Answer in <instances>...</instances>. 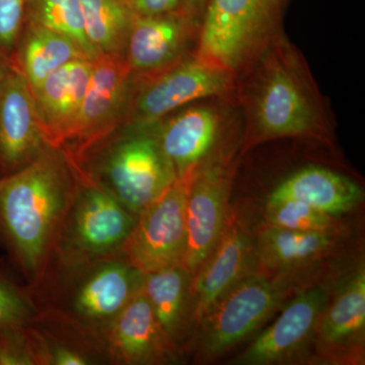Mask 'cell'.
<instances>
[{
	"mask_svg": "<svg viewBox=\"0 0 365 365\" xmlns=\"http://www.w3.org/2000/svg\"><path fill=\"white\" fill-rule=\"evenodd\" d=\"M235 100L246 119V146L284 137L332 141L325 100L304 55L283 33L237 76Z\"/></svg>",
	"mask_w": 365,
	"mask_h": 365,
	"instance_id": "6da1fadb",
	"label": "cell"
},
{
	"mask_svg": "<svg viewBox=\"0 0 365 365\" xmlns=\"http://www.w3.org/2000/svg\"><path fill=\"white\" fill-rule=\"evenodd\" d=\"M76 186L71 160L52 146L24 169L0 177V245L32 292L51 267Z\"/></svg>",
	"mask_w": 365,
	"mask_h": 365,
	"instance_id": "7a4b0ae2",
	"label": "cell"
},
{
	"mask_svg": "<svg viewBox=\"0 0 365 365\" xmlns=\"http://www.w3.org/2000/svg\"><path fill=\"white\" fill-rule=\"evenodd\" d=\"M67 158L136 218L177 180L153 124L122 125L78 157Z\"/></svg>",
	"mask_w": 365,
	"mask_h": 365,
	"instance_id": "3957f363",
	"label": "cell"
},
{
	"mask_svg": "<svg viewBox=\"0 0 365 365\" xmlns=\"http://www.w3.org/2000/svg\"><path fill=\"white\" fill-rule=\"evenodd\" d=\"M144 273L121 254L71 268H52L34 290L40 311L100 334L143 287Z\"/></svg>",
	"mask_w": 365,
	"mask_h": 365,
	"instance_id": "277c9868",
	"label": "cell"
},
{
	"mask_svg": "<svg viewBox=\"0 0 365 365\" xmlns=\"http://www.w3.org/2000/svg\"><path fill=\"white\" fill-rule=\"evenodd\" d=\"M292 0H208L194 54L235 78L277 36Z\"/></svg>",
	"mask_w": 365,
	"mask_h": 365,
	"instance_id": "5b68a950",
	"label": "cell"
},
{
	"mask_svg": "<svg viewBox=\"0 0 365 365\" xmlns=\"http://www.w3.org/2000/svg\"><path fill=\"white\" fill-rule=\"evenodd\" d=\"M72 167L78 186L50 269L76 267L121 254L137 220L111 194Z\"/></svg>",
	"mask_w": 365,
	"mask_h": 365,
	"instance_id": "8992f818",
	"label": "cell"
},
{
	"mask_svg": "<svg viewBox=\"0 0 365 365\" xmlns=\"http://www.w3.org/2000/svg\"><path fill=\"white\" fill-rule=\"evenodd\" d=\"M235 88L234 74L191 53L163 71L132 76L124 125L153 124L198 101H234Z\"/></svg>",
	"mask_w": 365,
	"mask_h": 365,
	"instance_id": "52a82bcc",
	"label": "cell"
},
{
	"mask_svg": "<svg viewBox=\"0 0 365 365\" xmlns=\"http://www.w3.org/2000/svg\"><path fill=\"white\" fill-rule=\"evenodd\" d=\"M295 279L297 274L255 271L240 281L199 324V356L216 359L247 339L299 287Z\"/></svg>",
	"mask_w": 365,
	"mask_h": 365,
	"instance_id": "ba28073f",
	"label": "cell"
},
{
	"mask_svg": "<svg viewBox=\"0 0 365 365\" xmlns=\"http://www.w3.org/2000/svg\"><path fill=\"white\" fill-rule=\"evenodd\" d=\"M194 172L178 178L137 217L121 255L141 272L182 265L187 241V196Z\"/></svg>",
	"mask_w": 365,
	"mask_h": 365,
	"instance_id": "9c48e42d",
	"label": "cell"
},
{
	"mask_svg": "<svg viewBox=\"0 0 365 365\" xmlns=\"http://www.w3.org/2000/svg\"><path fill=\"white\" fill-rule=\"evenodd\" d=\"M232 173V160L222 150L194 172L187 196V241L182 260L192 276L213 251L227 225Z\"/></svg>",
	"mask_w": 365,
	"mask_h": 365,
	"instance_id": "30bf717a",
	"label": "cell"
},
{
	"mask_svg": "<svg viewBox=\"0 0 365 365\" xmlns=\"http://www.w3.org/2000/svg\"><path fill=\"white\" fill-rule=\"evenodd\" d=\"M132 76L123 61L98 56L93 60L83 104L73 130L61 148L74 158L125 124Z\"/></svg>",
	"mask_w": 365,
	"mask_h": 365,
	"instance_id": "8fae6325",
	"label": "cell"
},
{
	"mask_svg": "<svg viewBox=\"0 0 365 365\" xmlns=\"http://www.w3.org/2000/svg\"><path fill=\"white\" fill-rule=\"evenodd\" d=\"M338 282L332 280L307 285L288 302L279 318L234 360L235 364H282L294 359L313 342L319 319Z\"/></svg>",
	"mask_w": 365,
	"mask_h": 365,
	"instance_id": "7c38bea8",
	"label": "cell"
},
{
	"mask_svg": "<svg viewBox=\"0 0 365 365\" xmlns=\"http://www.w3.org/2000/svg\"><path fill=\"white\" fill-rule=\"evenodd\" d=\"M257 271L256 241L228 215L215 249L192 276V319L197 326L240 281Z\"/></svg>",
	"mask_w": 365,
	"mask_h": 365,
	"instance_id": "4fadbf2b",
	"label": "cell"
},
{
	"mask_svg": "<svg viewBox=\"0 0 365 365\" xmlns=\"http://www.w3.org/2000/svg\"><path fill=\"white\" fill-rule=\"evenodd\" d=\"M365 270L359 266L338 283L314 333V344L327 364H360L364 360Z\"/></svg>",
	"mask_w": 365,
	"mask_h": 365,
	"instance_id": "5bb4252c",
	"label": "cell"
},
{
	"mask_svg": "<svg viewBox=\"0 0 365 365\" xmlns=\"http://www.w3.org/2000/svg\"><path fill=\"white\" fill-rule=\"evenodd\" d=\"M200 21L184 9L155 16H133L125 64L132 76H143L167 68L193 53Z\"/></svg>",
	"mask_w": 365,
	"mask_h": 365,
	"instance_id": "9a60e30c",
	"label": "cell"
},
{
	"mask_svg": "<svg viewBox=\"0 0 365 365\" xmlns=\"http://www.w3.org/2000/svg\"><path fill=\"white\" fill-rule=\"evenodd\" d=\"M210 98L153 123L163 155L178 178L195 170L217 148L227 113Z\"/></svg>",
	"mask_w": 365,
	"mask_h": 365,
	"instance_id": "2e32d148",
	"label": "cell"
},
{
	"mask_svg": "<svg viewBox=\"0 0 365 365\" xmlns=\"http://www.w3.org/2000/svg\"><path fill=\"white\" fill-rule=\"evenodd\" d=\"M48 146L32 90L13 66L0 86V177L24 169Z\"/></svg>",
	"mask_w": 365,
	"mask_h": 365,
	"instance_id": "e0dca14e",
	"label": "cell"
},
{
	"mask_svg": "<svg viewBox=\"0 0 365 365\" xmlns=\"http://www.w3.org/2000/svg\"><path fill=\"white\" fill-rule=\"evenodd\" d=\"M103 341L110 364H165L178 356L160 330L143 289L105 329Z\"/></svg>",
	"mask_w": 365,
	"mask_h": 365,
	"instance_id": "ac0fdd59",
	"label": "cell"
},
{
	"mask_svg": "<svg viewBox=\"0 0 365 365\" xmlns=\"http://www.w3.org/2000/svg\"><path fill=\"white\" fill-rule=\"evenodd\" d=\"M93 60H73L32 90L36 114L46 140L62 148L71 137L91 78Z\"/></svg>",
	"mask_w": 365,
	"mask_h": 365,
	"instance_id": "d6986e66",
	"label": "cell"
},
{
	"mask_svg": "<svg viewBox=\"0 0 365 365\" xmlns=\"http://www.w3.org/2000/svg\"><path fill=\"white\" fill-rule=\"evenodd\" d=\"M345 240L338 232H306L268 225L256 241L257 271L297 274L337 253Z\"/></svg>",
	"mask_w": 365,
	"mask_h": 365,
	"instance_id": "ffe728a7",
	"label": "cell"
},
{
	"mask_svg": "<svg viewBox=\"0 0 365 365\" xmlns=\"http://www.w3.org/2000/svg\"><path fill=\"white\" fill-rule=\"evenodd\" d=\"M191 281V274L181 264L144 274V294L165 339L177 354L193 324Z\"/></svg>",
	"mask_w": 365,
	"mask_h": 365,
	"instance_id": "44dd1931",
	"label": "cell"
},
{
	"mask_svg": "<svg viewBox=\"0 0 365 365\" xmlns=\"http://www.w3.org/2000/svg\"><path fill=\"white\" fill-rule=\"evenodd\" d=\"M268 198L294 199L326 215L340 217L364 201L359 185L349 178L309 165L290 175L271 192Z\"/></svg>",
	"mask_w": 365,
	"mask_h": 365,
	"instance_id": "7402d4cb",
	"label": "cell"
},
{
	"mask_svg": "<svg viewBox=\"0 0 365 365\" xmlns=\"http://www.w3.org/2000/svg\"><path fill=\"white\" fill-rule=\"evenodd\" d=\"M83 58L91 59L66 36L26 23L14 51L13 64L34 90L60 67Z\"/></svg>",
	"mask_w": 365,
	"mask_h": 365,
	"instance_id": "603a6c76",
	"label": "cell"
},
{
	"mask_svg": "<svg viewBox=\"0 0 365 365\" xmlns=\"http://www.w3.org/2000/svg\"><path fill=\"white\" fill-rule=\"evenodd\" d=\"M86 32L98 56L125 62L133 14L123 0H78Z\"/></svg>",
	"mask_w": 365,
	"mask_h": 365,
	"instance_id": "cb8c5ba5",
	"label": "cell"
},
{
	"mask_svg": "<svg viewBox=\"0 0 365 365\" xmlns=\"http://www.w3.org/2000/svg\"><path fill=\"white\" fill-rule=\"evenodd\" d=\"M26 23L66 36L91 60L98 57L86 36L78 0H26Z\"/></svg>",
	"mask_w": 365,
	"mask_h": 365,
	"instance_id": "d4e9b609",
	"label": "cell"
},
{
	"mask_svg": "<svg viewBox=\"0 0 365 365\" xmlns=\"http://www.w3.org/2000/svg\"><path fill=\"white\" fill-rule=\"evenodd\" d=\"M265 218L270 227L288 230L345 234L339 217L326 215L294 199L268 198Z\"/></svg>",
	"mask_w": 365,
	"mask_h": 365,
	"instance_id": "484cf974",
	"label": "cell"
},
{
	"mask_svg": "<svg viewBox=\"0 0 365 365\" xmlns=\"http://www.w3.org/2000/svg\"><path fill=\"white\" fill-rule=\"evenodd\" d=\"M32 290L0 273V326L26 325L39 314Z\"/></svg>",
	"mask_w": 365,
	"mask_h": 365,
	"instance_id": "4316f807",
	"label": "cell"
},
{
	"mask_svg": "<svg viewBox=\"0 0 365 365\" xmlns=\"http://www.w3.org/2000/svg\"><path fill=\"white\" fill-rule=\"evenodd\" d=\"M26 23V0H0V52L13 61Z\"/></svg>",
	"mask_w": 365,
	"mask_h": 365,
	"instance_id": "83f0119b",
	"label": "cell"
},
{
	"mask_svg": "<svg viewBox=\"0 0 365 365\" xmlns=\"http://www.w3.org/2000/svg\"><path fill=\"white\" fill-rule=\"evenodd\" d=\"M26 325L0 326V365H36Z\"/></svg>",
	"mask_w": 365,
	"mask_h": 365,
	"instance_id": "f1b7e54d",
	"label": "cell"
},
{
	"mask_svg": "<svg viewBox=\"0 0 365 365\" xmlns=\"http://www.w3.org/2000/svg\"><path fill=\"white\" fill-rule=\"evenodd\" d=\"M126 4L136 18L160 16L182 9V0H127Z\"/></svg>",
	"mask_w": 365,
	"mask_h": 365,
	"instance_id": "f546056e",
	"label": "cell"
},
{
	"mask_svg": "<svg viewBox=\"0 0 365 365\" xmlns=\"http://www.w3.org/2000/svg\"><path fill=\"white\" fill-rule=\"evenodd\" d=\"M207 2L208 0H182V9L201 23Z\"/></svg>",
	"mask_w": 365,
	"mask_h": 365,
	"instance_id": "4dcf8cb0",
	"label": "cell"
},
{
	"mask_svg": "<svg viewBox=\"0 0 365 365\" xmlns=\"http://www.w3.org/2000/svg\"><path fill=\"white\" fill-rule=\"evenodd\" d=\"M13 61L6 57L4 53L0 52V86L2 81L6 78V74L11 71L13 67Z\"/></svg>",
	"mask_w": 365,
	"mask_h": 365,
	"instance_id": "1f68e13d",
	"label": "cell"
},
{
	"mask_svg": "<svg viewBox=\"0 0 365 365\" xmlns=\"http://www.w3.org/2000/svg\"><path fill=\"white\" fill-rule=\"evenodd\" d=\"M123 1L126 2V1H127V0H123Z\"/></svg>",
	"mask_w": 365,
	"mask_h": 365,
	"instance_id": "d6a6232c",
	"label": "cell"
}]
</instances>
